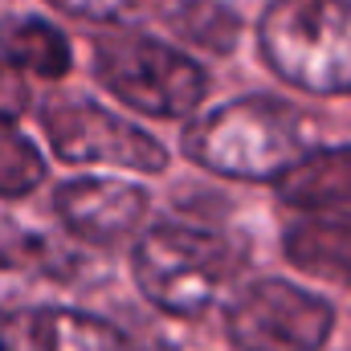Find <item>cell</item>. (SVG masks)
Segmentation results:
<instances>
[{"label": "cell", "instance_id": "cell-14", "mask_svg": "<svg viewBox=\"0 0 351 351\" xmlns=\"http://www.w3.org/2000/svg\"><path fill=\"white\" fill-rule=\"evenodd\" d=\"M29 110V82L0 58V123H12Z\"/></svg>", "mask_w": 351, "mask_h": 351}, {"label": "cell", "instance_id": "cell-16", "mask_svg": "<svg viewBox=\"0 0 351 351\" xmlns=\"http://www.w3.org/2000/svg\"><path fill=\"white\" fill-rule=\"evenodd\" d=\"M0 331H4V319H0Z\"/></svg>", "mask_w": 351, "mask_h": 351}, {"label": "cell", "instance_id": "cell-4", "mask_svg": "<svg viewBox=\"0 0 351 351\" xmlns=\"http://www.w3.org/2000/svg\"><path fill=\"white\" fill-rule=\"evenodd\" d=\"M94 74L98 82L123 98L131 110L180 119L200 106L208 94V74L172 45H160L143 33H110L94 45Z\"/></svg>", "mask_w": 351, "mask_h": 351}, {"label": "cell", "instance_id": "cell-6", "mask_svg": "<svg viewBox=\"0 0 351 351\" xmlns=\"http://www.w3.org/2000/svg\"><path fill=\"white\" fill-rule=\"evenodd\" d=\"M225 327L241 351H319L335 327V311L294 282L262 278L233 298Z\"/></svg>", "mask_w": 351, "mask_h": 351}, {"label": "cell", "instance_id": "cell-9", "mask_svg": "<svg viewBox=\"0 0 351 351\" xmlns=\"http://www.w3.org/2000/svg\"><path fill=\"white\" fill-rule=\"evenodd\" d=\"M278 196L302 217H351V147H319L278 180Z\"/></svg>", "mask_w": 351, "mask_h": 351}, {"label": "cell", "instance_id": "cell-2", "mask_svg": "<svg viewBox=\"0 0 351 351\" xmlns=\"http://www.w3.org/2000/svg\"><path fill=\"white\" fill-rule=\"evenodd\" d=\"M262 58L306 94H351V0H269Z\"/></svg>", "mask_w": 351, "mask_h": 351}, {"label": "cell", "instance_id": "cell-11", "mask_svg": "<svg viewBox=\"0 0 351 351\" xmlns=\"http://www.w3.org/2000/svg\"><path fill=\"white\" fill-rule=\"evenodd\" d=\"M0 58L16 74L66 78L70 74V41L41 16H8L0 21Z\"/></svg>", "mask_w": 351, "mask_h": 351}, {"label": "cell", "instance_id": "cell-3", "mask_svg": "<svg viewBox=\"0 0 351 351\" xmlns=\"http://www.w3.org/2000/svg\"><path fill=\"white\" fill-rule=\"evenodd\" d=\"M241 265V250L196 225H156L135 250L139 290L168 315H200Z\"/></svg>", "mask_w": 351, "mask_h": 351}, {"label": "cell", "instance_id": "cell-1", "mask_svg": "<svg viewBox=\"0 0 351 351\" xmlns=\"http://www.w3.org/2000/svg\"><path fill=\"white\" fill-rule=\"evenodd\" d=\"M184 152L200 168L233 180H282L319 147L315 127L298 106L250 94L200 114L184 131Z\"/></svg>", "mask_w": 351, "mask_h": 351}, {"label": "cell", "instance_id": "cell-13", "mask_svg": "<svg viewBox=\"0 0 351 351\" xmlns=\"http://www.w3.org/2000/svg\"><path fill=\"white\" fill-rule=\"evenodd\" d=\"M172 25L188 41H200L208 49H233L237 37V16L221 0H184L172 12Z\"/></svg>", "mask_w": 351, "mask_h": 351}, {"label": "cell", "instance_id": "cell-10", "mask_svg": "<svg viewBox=\"0 0 351 351\" xmlns=\"http://www.w3.org/2000/svg\"><path fill=\"white\" fill-rule=\"evenodd\" d=\"M282 250L302 274L351 282V217H298L286 229Z\"/></svg>", "mask_w": 351, "mask_h": 351}, {"label": "cell", "instance_id": "cell-12", "mask_svg": "<svg viewBox=\"0 0 351 351\" xmlns=\"http://www.w3.org/2000/svg\"><path fill=\"white\" fill-rule=\"evenodd\" d=\"M45 160L29 135H21L12 123H0V196H25L41 184Z\"/></svg>", "mask_w": 351, "mask_h": 351}, {"label": "cell", "instance_id": "cell-7", "mask_svg": "<svg viewBox=\"0 0 351 351\" xmlns=\"http://www.w3.org/2000/svg\"><path fill=\"white\" fill-rule=\"evenodd\" d=\"M0 351H176L160 339L139 343L127 331H119L106 319H94L82 311H62V306H37V311H16L4 319Z\"/></svg>", "mask_w": 351, "mask_h": 351}, {"label": "cell", "instance_id": "cell-8", "mask_svg": "<svg viewBox=\"0 0 351 351\" xmlns=\"http://www.w3.org/2000/svg\"><path fill=\"white\" fill-rule=\"evenodd\" d=\"M53 208L74 237L94 245H119L143 225L147 192L127 180H70L58 188Z\"/></svg>", "mask_w": 351, "mask_h": 351}, {"label": "cell", "instance_id": "cell-5", "mask_svg": "<svg viewBox=\"0 0 351 351\" xmlns=\"http://www.w3.org/2000/svg\"><path fill=\"white\" fill-rule=\"evenodd\" d=\"M41 127L53 152L70 164H114L131 172L168 168V152L143 127L119 119L86 94H53L41 106Z\"/></svg>", "mask_w": 351, "mask_h": 351}, {"label": "cell", "instance_id": "cell-15", "mask_svg": "<svg viewBox=\"0 0 351 351\" xmlns=\"http://www.w3.org/2000/svg\"><path fill=\"white\" fill-rule=\"evenodd\" d=\"M58 4L62 12H74V16H94V21H114L123 16L127 8H135L139 0H49Z\"/></svg>", "mask_w": 351, "mask_h": 351}]
</instances>
